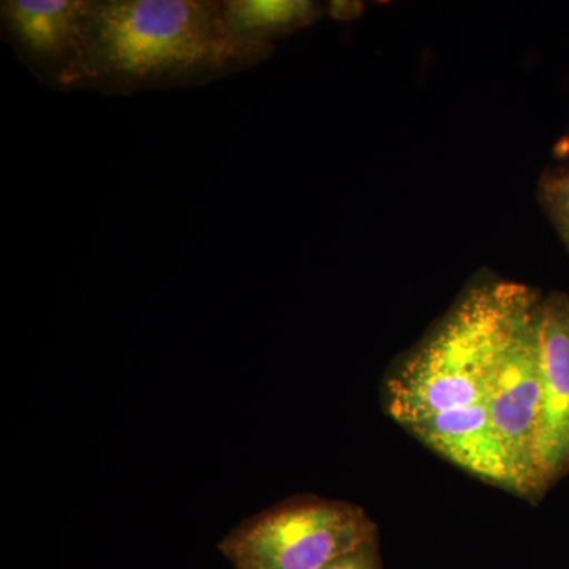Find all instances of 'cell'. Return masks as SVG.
<instances>
[{"label":"cell","mask_w":569,"mask_h":569,"mask_svg":"<svg viewBox=\"0 0 569 569\" xmlns=\"http://www.w3.org/2000/svg\"><path fill=\"white\" fill-rule=\"evenodd\" d=\"M274 44L239 39L217 0H89L78 91L133 96L252 69Z\"/></svg>","instance_id":"6da1fadb"},{"label":"cell","mask_w":569,"mask_h":569,"mask_svg":"<svg viewBox=\"0 0 569 569\" xmlns=\"http://www.w3.org/2000/svg\"><path fill=\"white\" fill-rule=\"evenodd\" d=\"M539 301L527 284L507 280L468 288L389 378V417L407 427L485 402L519 326Z\"/></svg>","instance_id":"7a4b0ae2"},{"label":"cell","mask_w":569,"mask_h":569,"mask_svg":"<svg viewBox=\"0 0 569 569\" xmlns=\"http://www.w3.org/2000/svg\"><path fill=\"white\" fill-rule=\"evenodd\" d=\"M373 541L377 527L365 509L307 497L242 520L219 549L234 569H325Z\"/></svg>","instance_id":"3957f363"},{"label":"cell","mask_w":569,"mask_h":569,"mask_svg":"<svg viewBox=\"0 0 569 569\" xmlns=\"http://www.w3.org/2000/svg\"><path fill=\"white\" fill-rule=\"evenodd\" d=\"M539 305L519 326L485 400L520 496H537L535 447L542 395Z\"/></svg>","instance_id":"277c9868"},{"label":"cell","mask_w":569,"mask_h":569,"mask_svg":"<svg viewBox=\"0 0 569 569\" xmlns=\"http://www.w3.org/2000/svg\"><path fill=\"white\" fill-rule=\"evenodd\" d=\"M89 0H3L2 37L41 84L78 91Z\"/></svg>","instance_id":"5b68a950"},{"label":"cell","mask_w":569,"mask_h":569,"mask_svg":"<svg viewBox=\"0 0 569 569\" xmlns=\"http://www.w3.org/2000/svg\"><path fill=\"white\" fill-rule=\"evenodd\" d=\"M541 415L535 447L537 496L569 471V296L553 293L539 305Z\"/></svg>","instance_id":"8992f818"},{"label":"cell","mask_w":569,"mask_h":569,"mask_svg":"<svg viewBox=\"0 0 569 569\" xmlns=\"http://www.w3.org/2000/svg\"><path fill=\"white\" fill-rule=\"evenodd\" d=\"M427 448L479 479L516 492L507 452L490 422L486 402L445 411L407 426Z\"/></svg>","instance_id":"52a82bcc"},{"label":"cell","mask_w":569,"mask_h":569,"mask_svg":"<svg viewBox=\"0 0 569 569\" xmlns=\"http://www.w3.org/2000/svg\"><path fill=\"white\" fill-rule=\"evenodd\" d=\"M222 11L236 37L268 44L309 28L323 13L309 0H223Z\"/></svg>","instance_id":"ba28073f"},{"label":"cell","mask_w":569,"mask_h":569,"mask_svg":"<svg viewBox=\"0 0 569 569\" xmlns=\"http://www.w3.org/2000/svg\"><path fill=\"white\" fill-rule=\"evenodd\" d=\"M539 201L569 250V167L542 176Z\"/></svg>","instance_id":"9c48e42d"},{"label":"cell","mask_w":569,"mask_h":569,"mask_svg":"<svg viewBox=\"0 0 569 569\" xmlns=\"http://www.w3.org/2000/svg\"><path fill=\"white\" fill-rule=\"evenodd\" d=\"M325 569H381L380 559H378L377 541L369 542L362 548L340 557L335 563Z\"/></svg>","instance_id":"30bf717a"},{"label":"cell","mask_w":569,"mask_h":569,"mask_svg":"<svg viewBox=\"0 0 569 569\" xmlns=\"http://www.w3.org/2000/svg\"><path fill=\"white\" fill-rule=\"evenodd\" d=\"M361 3L353 2H331L329 3V13L336 20H351L361 13Z\"/></svg>","instance_id":"8fae6325"},{"label":"cell","mask_w":569,"mask_h":569,"mask_svg":"<svg viewBox=\"0 0 569 569\" xmlns=\"http://www.w3.org/2000/svg\"><path fill=\"white\" fill-rule=\"evenodd\" d=\"M567 144H568V146H567V152H569V141L567 142Z\"/></svg>","instance_id":"7c38bea8"}]
</instances>
